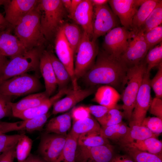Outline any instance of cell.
Here are the masks:
<instances>
[{
  "mask_svg": "<svg viewBox=\"0 0 162 162\" xmlns=\"http://www.w3.org/2000/svg\"><path fill=\"white\" fill-rule=\"evenodd\" d=\"M87 107L90 114L94 116L96 119L103 117L111 109L101 105H93Z\"/></svg>",
  "mask_w": 162,
  "mask_h": 162,
  "instance_id": "obj_45",
  "label": "cell"
},
{
  "mask_svg": "<svg viewBox=\"0 0 162 162\" xmlns=\"http://www.w3.org/2000/svg\"><path fill=\"white\" fill-rule=\"evenodd\" d=\"M70 89L67 87L59 90L55 95L49 98L39 105L21 112L13 114V116L26 120L44 115L61 98L66 95Z\"/></svg>",
  "mask_w": 162,
  "mask_h": 162,
  "instance_id": "obj_19",
  "label": "cell"
},
{
  "mask_svg": "<svg viewBox=\"0 0 162 162\" xmlns=\"http://www.w3.org/2000/svg\"><path fill=\"white\" fill-rule=\"evenodd\" d=\"M129 129V127L125 123L121 122L118 128L113 141L118 142L126 135Z\"/></svg>",
  "mask_w": 162,
  "mask_h": 162,
  "instance_id": "obj_48",
  "label": "cell"
},
{
  "mask_svg": "<svg viewBox=\"0 0 162 162\" xmlns=\"http://www.w3.org/2000/svg\"><path fill=\"white\" fill-rule=\"evenodd\" d=\"M16 146L10 150L2 153L0 158V162H14L16 158Z\"/></svg>",
  "mask_w": 162,
  "mask_h": 162,
  "instance_id": "obj_49",
  "label": "cell"
},
{
  "mask_svg": "<svg viewBox=\"0 0 162 162\" xmlns=\"http://www.w3.org/2000/svg\"><path fill=\"white\" fill-rule=\"evenodd\" d=\"M132 32L128 46L120 57L128 68L138 65L143 61L149 50L144 38L143 32L139 31Z\"/></svg>",
  "mask_w": 162,
  "mask_h": 162,
  "instance_id": "obj_10",
  "label": "cell"
},
{
  "mask_svg": "<svg viewBox=\"0 0 162 162\" xmlns=\"http://www.w3.org/2000/svg\"><path fill=\"white\" fill-rule=\"evenodd\" d=\"M21 134H0V154L6 152L16 146Z\"/></svg>",
  "mask_w": 162,
  "mask_h": 162,
  "instance_id": "obj_38",
  "label": "cell"
},
{
  "mask_svg": "<svg viewBox=\"0 0 162 162\" xmlns=\"http://www.w3.org/2000/svg\"><path fill=\"white\" fill-rule=\"evenodd\" d=\"M41 87L38 79L27 73L10 78L0 85V94L12 98L38 92Z\"/></svg>",
  "mask_w": 162,
  "mask_h": 162,
  "instance_id": "obj_7",
  "label": "cell"
},
{
  "mask_svg": "<svg viewBox=\"0 0 162 162\" xmlns=\"http://www.w3.org/2000/svg\"><path fill=\"white\" fill-rule=\"evenodd\" d=\"M118 20L107 4L94 7L92 39L96 41L100 37L119 26Z\"/></svg>",
  "mask_w": 162,
  "mask_h": 162,
  "instance_id": "obj_8",
  "label": "cell"
},
{
  "mask_svg": "<svg viewBox=\"0 0 162 162\" xmlns=\"http://www.w3.org/2000/svg\"><path fill=\"white\" fill-rule=\"evenodd\" d=\"M150 113L162 119V100L155 97L152 99L148 110Z\"/></svg>",
  "mask_w": 162,
  "mask_h": 162,
  "instance_id": "obj_44",
  "label": "cell"
},
{
  "mask_svg": "<svg viewBox=\"0 0 162 162\" xmlns=\"http://www.w3.org/2000/svg\"><path fill=\"white\" fill-rule=\"evenodd\" d=\"M20 129V124L18 122H10L0 121V134L19 130Z\"/></svg>",
  "mask_w": 162,
  "mask_h": 162,
  "instance_id": "obj_46",
  "label": "cell"
},
{
  "mask_svg": "<svg viewBox=\"0 0 162 162\" xmlns=\"http://www.w3.org/2000/svg\"><path fill=\"white\" fill-rule=\"evenodd\" d=\"M120 146L135 162H162V156L141 151L128 144L120 145Z\"/></svg>",
  "mask_w": 162,
  "mask_h": 162,
  "instance_id": "obj_28",
  "label": "cell"
},
{
  "mask_svg": "<svg viewBox=\"0 0 162 162\" xmlns=\"http://www.w3.org/2000/svg\"><path fill=\"white\" fill-rule=\"evenodd\" d=\"M14 29V35L27 50L43 49L46 40L41 31L40 14L38 4Z\"/></svg>",
  "mask_w": 162,
  "mask_h": 162,
  "instance_id": "obj_2",
  "label": "cell"
},
{
  "mask_svg": "<svg viewBox=\"0 0 162 162\" xmlns=\"http://www.w3.org/2000/svg\"><path fill=\"white\" fill-rule=\"evenodd\" d=\"M5 1L6 0H0V6L2 5H3Z\"/></svg>",
  "mask_w": 162,
  "mask_h": 162,
  "instance_id": "obj_57",
  "label": "cell"
},
{
  "mask_svg": "<svg viewBox=\"0 0 162 162\" xmlns=\"http://www.w3.org/2000/svg\"><path fill=\"white\" fill-rule=\"evenodd\" d=\"M129 129L126 135L118 143L120 145L130 143L151 137L157 138L159 135L153 134L147 128L136 125H129Z\"/></svg>",
  "mask_w": 162,
  "mask_h": 162,
  "instance_id": "obj_25",
  "label": "cell"
},
{
  "mask_svg": "<svg viewBox=\"0 0 162 162\" xmlns=\"http://www.w3.org/2000/svg\"><path fill=\"white\" fill-rule=\"evenodd\" d=\"M43 50L34 48L10 58L0 77V85L13 77L28 72L39 71L40 56Z\"/></svg>",
  "mask_w": 162,
  "mask_h": 162,
  "instance_id": "obj_5",
  "label": "cell"
},
{
  "mask_svg": "<svg viewBox=\"0 0 162 162\" xmlns=\"http://www.w3.org/2000/svg\"><path fill=\"white\" fill-rule=\"evenodd\" d=\"M12 99L10 97L0 94V119L13 116Z\"/></svg>",
  "mask_w": 162,
  "mask_h": 162,
  "instance_id": "obj_41",
  "label": "cell"
},
{
  "mask_svg": "<svg viewBox=\"0 0 162 162\" xmlns=\"http://www.w3.org/2000/svg\"><path fill=\"white\" fill-rule=\"evenodd\" d=\"M162 22V1L160 0L147 18L139 31L145 33L160 25Z\"/></svg>",
  "mask_w": 162,
  "mask_h": 162,
  "instance_id": "obj_33",
  "label": "cell"
},
{
  "mask_svg": "<svg viewBox=\"0 0 162 162\" xmlns=\"http://www.w3.org/2000/svg\"><path fill=\"white\" fill-rule=\"evenodd\" d=\"M41 32L46 39L50 40L56 34L65 14L61 0H39Z\"/></svg>",
  "mask_w": 162,
  "mask_h": 162,
  "instance_id": "obj_3",
  "label": "cell"
},
{
  "mask_svg": "<svg viewBox=\"0 0 162 162\" xmlns=\"http://www.w3.org/2000/svg\"><path fill=\"white\" fill-rule=\"evenodd\" d=\"M94 7L102 6L107 4L109 0H91Z\"/></svg>",
  "mask_w": 162,
  "mask_h": 162,
  "instance_id": "obj_55",
  "label": "cell"
},
{
  "mask_svg": "<svg viewBox=\"0 0 162 162\" xmlns=\"http://www.w3.org/2000/svg\"><path fill=\"white\" fill-rule=\"evenodd\" d=\"M158 70L153 78L150 80V85L154 91L155 97H162V62L158 66Z\"/></svg>",
  "mask_w": 162,
  "mask_h": 162,
  "instance_id": "obj_40",
  "label": "cell"
},
{
  "mask_svg": "<svg viewBox=\"0 0 162 162\" xmlns=\"http://www.w3.org/2000/svg\"><path fill=\"white\" fill-rule=\"evenodd\" d=\"M98 52L96 41L83 31L81 40L74 54V74L77 80L82 77L94 62Z\"/></svg>",
  "mask_w": 162,
  "mask_h": 162,
  "instance_id": "obj_6",
  "label": "cell"
},
{
  "mask_svg": "<svg viewBox=\"0 0 162 162\" xmlns=\"http://www.w3.org/2000/svg\"><path fill=\"white\" fill-rule=\"evenodd\" d=\"M119 109V108L111 109L103 117L96 119L101 126H105L114 117L122 113Z\"/></svg>",
  "mask_w": 162,
  "mask_h": 162,
  "instance_id": "obj_47",
  "label": "cell"
},
{
  "mask_svg": "<svg viewBox=\"0 0 162 162\" xmlns=\"http://www.w3.org/2000/svg\"><path fill=\"white\" fill-rule=\"evenodd\" d=\"M100 129L99 123L91 116L74 122L69 133L78 139L81 134L91 132H100Z\"/></svg>",
  "mask_w": 162,
  "mask_h": 162,
  "instance_id": "obj_27",
  "label": "cell"
},
{
  "mask_svg": "<svg viewBox=\"0 0 162 162\" xmlns=\"http://www.w3.org/2000/svg\"><path fill=\"white\" fill-rule=\"evenodd\" d=\"M22 162H46L40 156L30 154L27 158Z\"/></svg>",
  "mask_w": 162,
  "mask_h": 162,
  "instance_id": "obj_52",
  "label": "cell"
},
{
  "mask_svg": "<svg viewBox=\"0 0 162 162\" xmlns=\"http://www.w3.org/2000/svg\"><path fill=\"white\" fill-rule=\"evenodd\" d=\"M95 62L83 77L87 84L93 86L105 84L115 88L123 87L126 84L128 68L120 58L104 50L98 52Z\"/></svg>",
  "mask_w": 162,
  "mask_h": 162,
  "instance_id": "obj_1",
  "label": "cell"
},
{
  "mask_svg": "<svg viewBox=\"0 0 162 162\" xmlns=\"http://www.w3.org/2000/svg\"><path fill=\"white\" fill-rule=\"evenodd\" d=\"M150 72L146 71L137 94L129 125L140 126L146 117L152 100Z\"/></svg>",
  "mask_w": 162,
  "mask_h": 162,
  "instance_id": "obj_9",
  "label": "cell"
},
{
  "mask_svg": "<svg viewBox=\"0 0 162 162\" xmlns=\"http://www.w3.org/2000/svg\"><path fill=\"white\" fill-rule=\"evenodd\" d=\"M48 52L57 80L59 91L67 87L68 82L71 81L70 77L65 66L57 56L52 52Z\"/></svg>",
  "mask_w": 162,
  "mask_h": 162,
  "instance_id": "obj_26",
  "label": "cell"
},
{
  "mask_svg": "<svg viewBox=\"0 0 162 162\" xmlns=\"http://www.w3.org/2000/svg\"><path fill=\"white\" fill-rule=\"evenodd\" d=\"M144 60L147 64L148 72H150L153 68L158 66L162 62V43L150 49Z\"/></svg>",
  "mask_w": 162,
  "mask_h": 162,
  "instance_id": "obj_35",
  "label": "cell"
},
{
  "mask_svg": "<svg viewBox=\"0 0 162 162\" xmlns=\"http://www.w3.org/2000/svg\"><path fill=\"white\" fill-rule=\"evenodd\" d=\"M78 138L69 133L56 162H75V158L77 146Z\"/></svg>",
  "mask_w": 162,
  "mask_h": 162,
  "instance_id": "obj_31",
  "label": "cell"
},
{
  "mask_svg": "<svg viewBox=\"0 0 162 162\" xmlns=\"http://www.w3.org/2000/svg\"><path fill=\"white\" fill-rule=\"evenodd\" d=\"M71 112L74 122L91 117L87 106H80L74 107Z\"/></svg>",
  "mask_w": 162,
  "mask_h": 162,
  "instance_id": "obj_43",
  "label": "cell"
},
{
  "mask_svg": "<svg viewBox=\"0 0 162 162\" xmlns=\"http://www.w3.org/2000/svg\"><path fill=\"white\" fill-rule=\"evenodd\" d=\"M11 27L0 31V55L12 58L27 51L11 33Z\"/></svg>",
  "mask_w": 162,
  "mask_h": 162,
  "instance_id": "obj_18",
  "label": "cell"
},
{
  "mask_svg": "<svg viewBox=\"0 0 162 162\" xmlns=\"http://www.w3.org/2000/svg\"><path fill=\"white\" fill-rule=\"evenodd\" d=\"M144 0H109L111 10L122 25L128 30L131 29L134 17Z\"/></svg>",
  "mask_w": 162,
  "mask_h": 162,
  "instance_id": "obj_16",
  "label": "cell"
},
{
  "mask_svg": "<svg viewBox=\"0 0 162 162\" xmlns=\"http://www.w3.org/2000/svg\"><path fill=\"white\" fill-rule=\"evenodd\" d=\"M108 140L102 136L100 131H93L80 135L77 140L78 145L92 147L110 143Z\"/></svg>",
  "mask_w": 162,
  "mask_h": 162,
  "instance_id": "obj_32",
  "label": "cell"
},
{
  "mask_svg": "<svg viewBox=\"0 0 162 162\" xmlns=\"http://www.w3.org/2000/svg\"><path fill=\"white\" fill-rule=\"evenodd\" d=\"M67 134L45 133L38 148L39 156L46 162H56L64 145Z\"/></svg>",
  "mask_w": 162,
  "mask_h": 162,
  "instance_id": "obj_13",
  "label": "cell"
},
{
  "mask_svg": "<svg viewBox=\"0 0 162 162\" xmlns=\"http://www.w3.org/2000/svg\"><path fill=\"white\" fill-rule=\"evenodd\" d=\"M62 4L66 10L69 12L71 5V0H61Z\"/></svg>",
  "mask_w": 162,
  "mask_h": 162,
  "instance_id": "obj_56",
  "label": "cell"
},
{
  "mask_svg": "<svg viewBox=\"0 0 162 162\" xmlns=\"http://www.w3.org/2000/svg\"><path fill=\"white\" fill-rule=\"evenodd\" d=\"M95 89L92 86L84 89H70L66 96L60 99L53 105L52 114L56 115L66 112L77 103L92 94Z\"/></svg>",
  "mask_w": 162,
  "mask_h": 162,
  "instance_id": "obj_17",
  "label": "cell"
},
{
  "mask_svg": "<svg viewBox=\"0 0 162 162\" xmlns=\"http://www.w3.org/2000/svg\"><path fill=\"white\" fill-rule=\"evenodd\" d=\"M132 34V31L123 26L113 28L105 35L104 50L115 57L120 58L127 49Z\"/></svg>",
  "mask_w": 162,
  "mask_h": 162,
  "instance_id": "obj_11",
  "label": "cell"
},
{
  "mask_svg": "<svg viewBox=\"0 0 162 162\" xmlns=\"http://www.w3.org/2000/svg\"><path fill=\"white\" fill-rule=\"evenodd\" d=\"M82 0H71V4L70 10L68 12L69 16L72 19L74 14L78 5Z\"/></svg>",
  "mask_w": 162,
  "mask_h": 162,
  "instance_id": "obj_51",
  "label": "cell"
},
{
  "mask_svg": "<svg viewBox=\"0 0 162 162\" xmlns=\"http://www.w3.org/2000/svg\"><path fill=\"white\" fill-rule=\"evenodd\" d=\"M140 125L147 128L157 135H159L162 132V119L156 117H146Z\"/></svg>",
  "mask_w": 162,
  "mask_h": 162,
  "instance_id": "obj_39",
  "label": "cell"
},
{
  "mask_svg": "<svg viewBox=\"0 0 162 162\" xmlns=\"http://www.w3.org/2000/svg\"><path fill=\"white\" fill-rule=\"evenodd\" d=\"M9 60L7 57L0 55V77Z\"/></svg>",
  "mask_w": 162,
  "mask_h": 162,
  "instance_id": "obj_53",
  "label": "cell"
},
{
  "mask_svg": "<svg viewBox=\"0 0 162 162\" xmlns=\"http://www.w3.org/2000/svg\"><path fill=\"white\" fill-rule=\"evenodd\" d=\"M147 70L145 60L138 65L128 68L126 75L127 85L121 97L123 102L122 106L124 117L130 121L136 98Z\"/></svg>",
  "mask_w": 162,
  "mask_h": 162,
  "instance_id": "obj_4",
  "label": "cell"
},
{
  "mask_svg": "<svg viewBox=\"0 0 162 162\" xmlns=\"http://www.w3.org/2000/svg\"><path fill=\"white\" fill-rule=\"evenodd\" d=\"M2 153L0 154V158H1V157L2 156Z\"/></svg>",
  "mask_w": 162,
  "mask_h": 162,
  "instance_id": "obj_58",
  "label": "cell"
},
{
  "mask_svg": "<svg viewBox=\"0 0 162 162\" xmlns=\"http://www.w3.org/2000/svg\"><path fill=\"white\" fill-rule=\"evenodd\" d=\"M143 36L149 50L160 44L162 40L161 25L144 33Z\"/></svg>",
  "mask_w": 162,
  "mask_h": 162,
  "instance_id": "obj_37",
  "label": "cell"
},
{
  "mask_svg": "<svg viewBox=\"0 0 162 162\" xmlns=\"http://www.w3.org/2000/svg\"><path fill=\"white\" fill-rule=\"evenodd\" d=\"M9 27H11L7 22L4 16L0 13V31Z\"/></svg>",
  "mask_w": 162,
  "mask_h": 162,
  "instance_id": "obj_54",
  "label": "cell"
},
{
  "mask_svg": "<svg viewBox=\"0 0 162 162\" xmlns=\"http://www.w3.org/2000/svg\"><path fill=\"white\" fill-rule=\"evenodd\" d=\"M138 149L152 154L162 156V142L157 138L151 137L127 144Z\"/></svg>",
  "mask_w": 162,
  "mask_h": 162,
  "instance_id": "obj_29",
  "label": "cell"
},
{
  "mask_svg": "<svg viewBox=\"0 0 162 162\" xmlns=\"http://www.w3.org/2000/svg\"><path fill=\"white\" fill-rule=\"evenodd\" d=\"M160 0H144L135 14L130 31L138 32L146 20Z\"/></svg>",
  "mask_w": 162,
  "mask_h": 162,
  "instance_id": "obj_24",
  "label": "cell"
},
{
  "mask_svg": "<svg viewBox=\"0 0 162 162\" xmlns=\"http://www.w3.org/2000/svg\"><path fill=\"white\" fill-rule=\"evenodd\" d=\"M39 71L44 78L45 91L49 97L55 92L58 86L57 81L48 51L43 50L40 55Z\"/></svg>",
  "mask_w": 162,
  "mask_h": 162,
  "instance_id": "obj_21",
  "label": "cell"
},
{
  "mask_svg": "<svg viewBox=\"0 0 162 162\" xmlns=\"http://www.w3.org/2000/svg\"><path fill=\"white\" fill-rule=\"evenodd\" d=\"M71 126V121L59 123L50 126H46L45 130L46 133H54L66 135Z\"/></svg>",
  "mask_w": 162,
  "mask_h": 162,
  "instance_id": "obj_42",
  "label": "cell"
},
{
  "mask_svg": "<svg viewBox=\"0 0 162 162\" xmlns=\"http://www.w3.org/2000/svg\"><path fill=\"white\" fill-rule=\"evenodd\" d=\"M110 162H135L133 159L128 155H115Z\"/></svg>",
  "mask_w": 162,
  "mask_h": 162,
  "instance_id": "obj_50",
  "label": "cell"
},
{
  "mask_svg": "<svg viewBox=\"0 0 162 162\" xmlns=\"http://www.w3.org/2000/svg\"><path fill=\"white\" fill-rule=\"evenodd\" d=\"M94 6L91 0H82L75 10L72 19L92 38Z\"/></svg>",
  "mask_w": 162,
  "mask_h": 162,
  "instance_id": "obj_20",
  "label": "cell"
},
{
  "mask_svg": "<svg viewBox=\"0 0 162 162\" xmlns=\"http://www.w3.org/2000/svg\"><path fill=\"white\" fill-rule=\"evenodd\" d=\"M114 148L110 143L92 147L77 145L75 162H110L115 155Z\"/></svg>",
  "mask_w": 162,
  "mask_h": 162,
  "instance_id": "obj_14",
  "label": "cell"
},
{
  "mask_svg": "<svg viewBox=\"0 0 162 162\" xmlns=\"http://www.w3.org/2000/svg\"><path fill=\"white\" fill-rule=\"evenodd\" d=\"M32 141L28 136L22 134L16 146V158L18 162L24 161L30 154Z\"/></svg>",
  "mask_w": 162,
  "mask_h": 162,
  "instance_id": "obj_34",
  "label": "cell"
},
{
  "mask_svg": "<svg viewBox=\"0 0 162 162\" xmlns=\"http://www.w3.org/2000/svg\"><path fill=\"white\" fill-rule=\"evenodd\" d=\"M121 98V95L115 88L105 85L98 89L93 100L100 105L112 109L119 108L117 103Z\"/></svg>",
  "mask_w": 162,
  "mask_h": 162,
  "instance_id": "obj_22",
  "label": "cell"
},
{
  "mask_svg": "<svg viewBox=\"0 0 162 162\" xmlns=\"http://www.w3.org/2000/svg\"><path fill=\"white\" fill-rule=\"evenodd\" d=\"M49 97L45 92L31 94L15 103L12 102L13 114L18 113L39 105Z\"/></svg>",
  "mask_w": 162,
  "mask_h": 162,
  "instance_id": "obj_23",
  "label": "cell"
},
{
  "mask_svg": "<svg viewBox=\"0 0 162 162\" xmlns=\"http://www.w3.org/2000/svg\"><path fill=\"white\" fill-rule=\"evenodd\" d=\"M51 115L48 112L43 115L25 121L23 130L31 132L36 131H41L47 119Z\"/></svg>",
  "mask_w": 162,
  "mask_h": 162,
  "instance_id": "obj_36",
  "label": "cell"
},
{
  "mask_svg": "<svg viewBox=\"0 0 162 162\" xmlns=\"http://www.w3.org/2000/svg\"><path fill=\"white\" fill-rule=\"evenodd\" d=\"M61 27L74 55L81 40L82 32H81L80 27L75 24L67 23L62 25Z\"/></svg>",
  "mask_w": 162,
  "mask_h": 162,
  "instance_id": "obj_30",
  "label": "cell"
},
{
  "mask_svg": "<svg viewBox=\"0 0 162 162\" xmlns=\"http://www.w3.org/2000/svg\"><path fill=\"white\" fill-rule=\"evenodd\" d=\"M55 49L57 57L65 66L71 78L73 89L80 88L74 70V53L65 38L61 27L55 36Z\"/></svg>",
  "mask_w": 162,
  "mask_h": 162,
  "instance_id": "obj_12",
  "label": "cell"
},
{
  "mask_svg": "<svg viewBox=\"0 0 162 162\" xmlns=\"http://www.w3.org/2000/svg\"><path fill=\"white\" fill-rule=\"evenodd\" d=\"M38 2V0H6L3 5L6 21L14 28L35 7Z\"/></svg>",
  "mask_w": 162,
  "mask_h": 162,
  "instance_id": "obj_15",
  "label": "cell"
}]
</instances>
